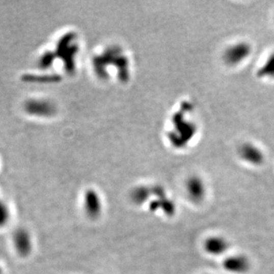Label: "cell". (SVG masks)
<instances>
[{
	"label": "cell",
	"instance_id": "cell-5",
	"mask_svg": "<svg viewBox=\"0 0 274 274\" xmlns=\"http://www.w3.org/2000/svg\"><path fill=\"white\" fill-rule=\"evenodd\" d=\"M241 156L250 162L259 163L263 160V154L258 148H255L252 145H245L240 150Z\"/></svg>",
	"mask_w": 274,
	"mask_h": 274
},
{
	"label": "cell",
	"instance_id": "cell-7",
	"mask_svg": "<svg viewBox=\"0 0 274 274\" xmlns=\"http://www.w3.org/2000/svg\"><path fill=\"white\" fill-rule=\"evenodd\" d=\"M5 212V209H4L3 205H1L0 203V225L3 224L6 220H5V216H6V213Z\"/></svg>",
	"mask_w": 274,
	"mask_h": 274
},
{
	"label": "cell",
	"instance_id": "cell-3",
	"mask_svg": "<svg viewBox=\"0 0 274 274\" xmlns=\"http://www.w3.org/2000/svg\"><path fill=\"white\" fill-rule=\"evenodd\" d=\"M186 185L187 193L191 200L195 202H202L205 196V187L202 180L196 177H193L189 179Z\"/></svg>",
	"mask_w": 274,
	"mask_h": 274
},
{
	"label": "cell",
	"instance_id": "cell-6",
	"mask_svg": "<svg viewBox=\"0 0 274 274\" xmlns=\"http://www.w3.org/2000/svg\"><path fill=\"white\" fill-rule=\"evenodd\" d=\"M259 75L261 76H269L270 78L274 77V53L267 59V61L264 62V65L259 69Z\"/></svg>",
	"mask_w": 274,
	"mask_h": 274
},
{
	"label": "cell",
	"instance_id": "cell-2",
	"mask_svg": "<svg viewBox=\"0 0 274 274\" xmlns=\"http://www.w3.org/2000/svg\"><path fill=\"white\" fill-rule=\"evenodd\" d=\"M224 267L226 270L234 273H243L249 271L250 263L247 257L243 256H235L227 258L224 262Z\"/></svg>",
	"mask_w": 274,
	"mask_h": 274
},
{
	"label": "cell",
	"instance_id": "cell-1",
	"mask_svg": "<svg viewBox=\"0 0 274 274\" xmlns=\"http://www.w3.org/2000/svg\"><path fill=\"white\" fill-rule=\"evenodd\" d=\"M250 45L246 43H240L236 45H233L227 48L225 51L224 59L227 64L229 65H237L240 62H243L250 55Z\"/></svg>",
	"mask_w": 274,
	"mask_h": 274
},
{
	"label": "cell",
	"instance_id": "cell-4",
	"mask_svg": "<svg viewBox=\"0 0 274 274\" xmlns=\"http://www.w3.org/2000/svg\"><path fill=\"white\" fill-rule=\"evenodd\" d=\"M228 249V243L221 237H212L207 240L205 250L212 255H220Z\"/></svg>",
	"mask_w": 274,
	"mask_h": 274
}]
</instances>
